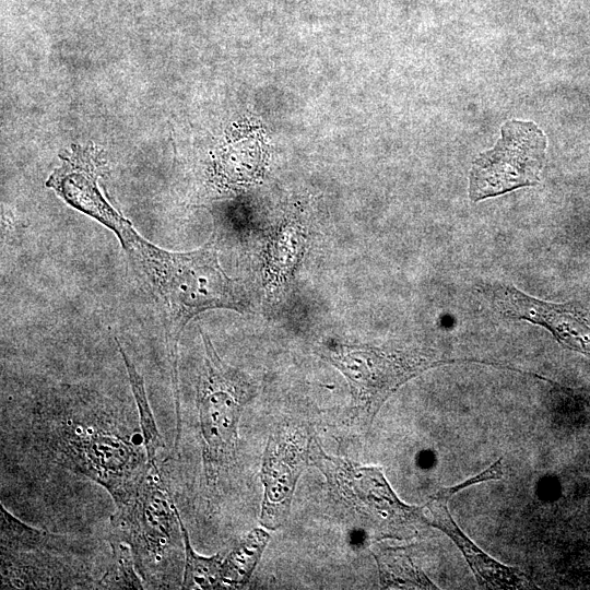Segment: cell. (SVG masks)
<instances>
[{
	"mask_svg": "<svg viewBox=\"0 0 590 590\" xmlns=\"http://www.w3.org/2000/svg\"><path fill=\"white\" fill-rule=\"evenodd\" d=\"M33 427L54 461L103 486L116 507L133 497L150 471L138 434L105 411L62 408L36 417Z\"/></svg>",
	"mask_w": 590,
	"mask_h": 590,
	"instance_id": "cell-1",
	"label": "cell"
},
{
	"mask_svg": "<svg viewBox=\"0 0 590 590\" xmlns=\"http://www.w3.org/2000/svg\"><path fill=\"white\" fill-rule=\"evenodd\" d=\"M123 249L161 306L175 365L181 332L193 317L211 309L248 308L245 291L222 269L213 240L192 251H170L135 231Z\"/></svg>",
	"mask_w": 590,
	"mask_h": 590,
	"instance_id": "cell-2",
	"label": "cell"
},
{
	"mask_svg": "<svg viewBox=\"0 0 590 590\" xmlns=\"http://www.w3.org/2000/svg\"><path fill=\"white\" fill-rule=\"evenodd\" d=\"M309 458L324 476L331 497L373 538L409 540L420 536L429 527L423 506L403 503L380 468L329 455L316 436Z\"/></svg>",
	"mask_w": 590,
	"mask_h": 590,
	"instance_id": "cell-3",
	"label": "cell"
},
{
	"mask_svg": "<svg viewBox=\"0 0 590 590\" xmlns=\"http://www.w3.org/2000/svg\"><path fill=\"white\" fill-rule=\"evenodd\" d=\"M200 334L204 357L197 406L205 481L214 494L221 479L236 463L240 417L257 396V387L249 376L221 358L201 328Z\"/></svg>",
	"mask_w": 590,
	"mask_h": 590,
	"instance_id": "cell-4",
	"label": "cell"
},
{
	"mask_svg": "<svg viewBox=\"0 0 590 590\" xmlns=\"http://www.w3.org/2000/svg\"><path fill=\"white\" fill-rule=\"evenodd\" d=\"M177 510L161 472L150 469L133 497L111 517L114 536L130 546L138 574L150 588H173L182 543Z\"/></svg>",
	"mask_w": 590,
	"mask_h": 590,
	"instance_id": "cell-5",
	"label": "cell"
},
{
	"mask_svg": "<svg viewBox=\"0 0 590 590\" xmlns=\"http://www.w3.org/2000/svg\"><path fill=\"white\" fill-rule=\"evenodd\" d=\"M317 354L347 380L352 408L350 425L368 430L386 400L403 384L441 364L461 362L442 358L434 351L382 349L368 344L323 343Z\"/></svg>",
	"mask_w": 590,
	"mask_h": 590,
	"instance_id": "cell-6",
	"label": "cell"
},
{
	"mask_svg": "<svg viewBox=\"0 0 590 590\" xmlns=\"http://www.w3.org/2000/svg\"><path fill=\"white\" fill-rule=\"evenodd\" d=\"M545 149V135L535 123L520 120L506 122L496 145L473 163L469 184L470 199L476 202L536 185Z\"/></svg>",
	"mask_w": 590,
	"mask_h": 590,
	"instance_id": "cell-7",
	"label": "cell"
},
{
	"mask_svg": "<svg viewBox=\"0 0 590 590\" xmlns=\"http://www.w3.org/2000/svg\"><path fill=\"white\" fill-rule=\"evenodd\" d=\"M314 437L300 424L284 423L267 441L260 468L263 497L259 522L276 530L286 521L297 481L310 462Z\"/></svg>",
	"mask_w": 590,
	"mask_h": 590,
	"instance_id": "cell-8",
	"label": "cell"
},
{
	"mask_svg": "<svg viewBox=\"0 0 590 590\" xmlns=\"http://www.w3.org/2000/svg\"><path fill=\"white\" fill-rule=\"evenodd\" d=\"M503 460L498 459L479 474L450 487L439 489L423 506L429 527L448 535L463 554L480 586L491 589H530L534 585L522 570L504 565L470 540L458 527L448 510L449 499L471 485L503 477Z\"/></svg>",
	"mask_w": 590,
	"mask_h": 590,
	"instance_id": "cell-9",
	"label": "cell"
},
{
	"mask_svg": "<svg viewBox=\"0 0 590 590\" xmlns=\"http://www.w3.org/2000/svg\"><path fill=\"white\" fill-rule=\"evenodd\" d=\"M61 158V166L50 175L47 186L71 206L109 228L123 248L135 229L102 194L97 185L98 157L87 150L74 149Z\"/></svg>",
	"mask_w": 590,
	"mask_h": 590,
	"instance_id": "cell-10",
	"label": "cell"
},
{
	"mask_svg": "<svg viewBox=\"0 0 590 590\" xmlns=\"http://www.w3.org/2000/svg\"><path fill=\"white\" fill-rule=\"evenodd\" d=\"M503 311L546 327L566 347L590 356V327L570 306L551 305L506 287L497 297Z\"/></svg>",
	"mask_w": 590,
	"mask_h": 590,
	"instance_id": "cell-11",
	"label": "cell"
},
{
	"mask_svg": "<svg viewBox=\"0 0 590 590\" xmlns=\"http://www.w3.org/2000/svg\"><path fill=\"white\" fill-rule=\"evenodd\" d=\"M373 555L384 589H437L414 564L406 547H378Z\"/></svg>",
	"mask_w": 590,
	"mask_h": 590,
	"instance_id": "cell-12",
	"label": "cell"
},
{
	"mask_svg": "<svg viewBox=\"0 0 590 590\" xmlns=\"http://www.w3.org/2000/svg\"><path fill=\"white\" fill-rule=\"evenodd\" d=\"M269 540L270 535L264 529L255 528L224 554V589H239L248 583Z\"/></svg>",
	"mask_w": 590,
	"mask_h": 590,
	"instance_id": "cell-13",
	"label": "cell"
},
{
	"mask_svg": "<svg viewBox=\"0 0 590 590\" xmlns=\"http://www.w3.org/2000/svg\"><path fill=\"white\" fill-rule=\"evenodd\" d=\"M116 344L125 364L131 392L138 410L141 439L146 453L148 463L152 471L158 472L160 469L156 463V456L158 450L165 447V444L161 433L158 432L153 412L150 406L144 378L117 339Z\"/></svg>",
	"mask_w": 590,
	"mask_h": 590,
	"instance_id": "cell-14",
	"label": "cell"
},
{
	"mask_svg": "<svg viewBox=\"0 0 590 590\" xmlns=\"http://www.w3.org/2000/svg\"><path fill=\"white\" fill-rule=\"evenodd\" d=\"M184 542V570L181 589H224L223 553L212 556L198 554L190 541L188 530L177 510Z\"/></svg>",
	"mask_w": 590,
	"mask_h": 590,
	"instance_id": "cell-15",
	"label": "cell"
},
{
	"mask_svg": "<svg viewBox=\"0 0 590 590\" xmlns=\"http://www.w3.org/2000/svg\"><path fill=\"white\" fill-rule=\"evenodd\" d=\"M113 559L99 581L102 588L142 589L144 583L138 574L130 546L122 540L110 539Z\"/></svg>",
	"mask_w": 590,
	"mask_h": 590,
	"instance_id": "cell-16",
	"label": "cell"
}]
</instances>
